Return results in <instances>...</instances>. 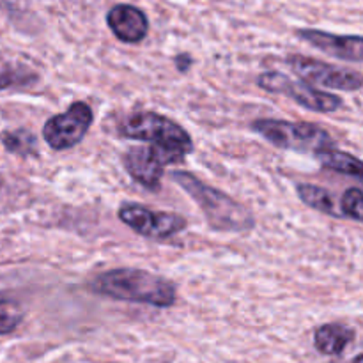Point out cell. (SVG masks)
<instances>
[{
  "instance_id": "obj_10",
  "label": "cell",
  "mask_w": 363,
  "mask_h": 363,
  "mask_svg": "<svg viewBox=\"0 0 363 363\" xmlns=\"http://www.w3.org/2000/svg\"><path fill=\"white\" fill-rule=\"evenodd\" d=\"M296 35L301 41L335 59L363 62V35H340L319 28H298Z\"/></svg>"
},
{
  "instance_id": "obj_15",
  "label": "cell",
  "mask_w": 363,
  "mask_h": 363,
  "mask_svg": "<svg viewBox=\"0 0 363 363\" xmlns=\"http://www.w3.org/2000/svg\"><path fill=\"white\" fill-rule=\"evenodd\" d=\"M2 145L9 152L18 156H38V138L25 128L13 131H4L0 135Z\"/></svg>"
},
{
  "instance_id": "obj_7",
  "label": "cell",
  "mask_w": 363,
  "mask_h": 363,
  "mask_svg": "<svg viewBox=\"0 0 363 363\" xmlns=\"http://www.w3.org/2000/svg\"><path fill=\"white\" fill-rule=\"evenodd\" d=\"M94 121V112L85 101H74L66 112L50 117L43 126V138L53 151H66L84 140Z\"/></svg>"
},
{
  "instance_id": "obj_4",
  "label": "cell",
  "mask_w": 363,
  "mask_h": 363,
  "mask_svg": "<svg viewBox=\"0 0 363 363\" xmlns=\"http://www.w3.org/2000/svg\"><path fill=\"white\" fill-rule=\"evenodd\" d=\"M255 133L279 149L321 155L335 149L332 135L314 123H293L284 119H257L250 124Z\"/></svg>"
},
{
  "instance_id": "obj_17",
  "label": "cell",
  "mask_w": 363,
  "mask_h": 363,
  "mask_svg": "<svg viewBox=\"0 0 363 363\" xmlns=\"http://www.w3.org/2000/svg\"><path fill=\"white\" fill-rule=\"evenodd\" d=\"M340 215L342 218H351L354 222L363 223V190L350 188L344 191L340 199Z\"/></svg>"
},
{
  "instance_id": "obj_9",
  "label": "cell",
  "mask_w": 363,
  "mask_h": 363,
  "mask_svg": "<svg viewBox=\"0 0 363 363\" xmlns=\"http://www.w3.org/2000/svg\"><path fill=\"white\" fill-rule=\"evenodd\" d=\"M183 160L165 149L155 145H137L130 147L123 156V163L131 179L147 190L156 191L162 186L167 165H174Z\"/></svg>"
},
{
  "instance_id": "obj_11",
  "label": "cell",
  "mask_w": 363,
  "mask_h": 363,
  "mask_svg": "<svg viewBox=\"0 0 363 363\" xmlns=\"http://www.w3.org/2000/svg\"><path fill=\"white\" fill-rule=\"evenodd\" d=\"M106 25L119 41L137 45L149 34V20L145 13L130 4H117L106 13Z\"/></svg>"
},
{
  "instance_id": "obj_6",
  "label": "cell",
  "mask_w": 363,
  "mask_h": 363,
  "mask_svg": "<svg viewBox=\"0 0 363 363\" xmlns=\"http://www.w3.org/2000/svg\"><path fill=\"white\" fill-rule=\"evenodd\" d=\"M121 222L147 240H167L186 229L188 222L177 213L156 211L147 206L124 202L117 211Z\"/></svg>"
},
{
  "instance_id": "obj_19",
  "label": "cell",
  "mask_w": 363,
  "mask_h": 363,
  "mask_svg": "<svg viewBox=\"0 0 363 363\" xmlns=\"http://www.w3.org/2000/svg\"><path fill=\"white\" fill-rule=\"evenodd\" d=\"M351 363H363V353L358 354V357H354L353 362H351Z\"/></svg>"
},
{
  "instance_id": "obj_12",
  "label": "cell",
  "mask_w": 363,
  "mask_h": 363,
  "mask_svg": "<svg viewBox=\"0 0 363 363\" xmlns=\"http://www.w3.org/2000/svg\"><path fill=\"white\" fill-rule=\"evenodd\" d=\"M354 330L340 323H328L319 326L314 332L315 350L326 357H337L342 354L344 350L353 342Z\"/></svg>"
},
{
  "instance_id": "obj_3",
  "label": "cell",
  "mask_w": 363,
  "mask_h": 363,
  "mask_svg": "<svg viewBox=\"0 0 363 363\" xmlns=\"http://www.w3.org/2000/svg\"><path fill=\"white\" fill-rule=\"evenodd\" d=\"M119 133L131 140L147 142L149 145L165 149L172 155L186 158L194 151L190 133L176 121L156 112H137L128 116L121 123Z\"/></svg>"
},
{
  "instance_id": "obj_16",
  "label": "cell",
  "mask_w": 363,
  "mask_h": 363,
  "mask_svg": "<svg viewBox=\"0 0 363 363\" xmlns=\"http://www.w3.org/2000/svg\"><path fill=\"white\" fill-rule=\"evenodd\" d=\"M23 321V308L13 300L0 298V335H9Z\"/></svg>"
},
{
  "instance_id": "obj_1",
  "label": "cell",
  "mask_w": 363,
  "mask_h": 363,
  "mask_svg": "<svg viewBox=\"0 0 363 363\" xmlns=\"http://www.w3.org/2000/svg\"><path fill=\"white\" fill-rule=\"evenodd\" d=\"M89 291L99 296L151 307L169 308L176 303L177 289L170 280L140 268H116L96 275Z\"/></svg>"
},
{
  "instance_id": "obj_8",
  "label": "cell",
  "mask_w": 363,
  "mask_h": 363,
  "mask_svg": "<svg viewBox=\"0 0 363 363\" xmlns=\"http://www.w3.org/2000/svg\"><path fill=\"white\" fill-rule=\"evenodd\" d=\"M286 64L303 80L335 91L354 92L363 87V74L353 69L332 66L323 60L305 55H287Z\"/></svg>"
},
{
  "instance_id": "obj_5",
  "label": "cell",
  "mask_w": 363,
  "mask_h": 363,
  "mask_svg": "<svg viewBox=\"0 0 363 363\" xmlns=\"http://www.w3.org/2000/svg\"><path fill=\"white\" fill-rule=\"evenodd\" d=\"M257 85L262 91L287 96V98L294 99L298 105L312 110V112L332 113L342 106V99L339 96L332 94V92L319 91V89L303 84V82L293 80V78L279 73V71H266V73L259 74Z\"/></svg>"
},
{
  "instance_id": "obj_18",
  "label": "cell",
  "mask_w": 363,
  "mask_h": 363,
  "mask_svg": "<svg viewBox=\"0 0 363 363\" xmlns=\"http://www.w3.org/2000/svg\"><path fill=\"white\" fill-rule=\"evenodd\" d=\"M174 60H176L177 71H181V73H186L191 67V64H194V57L190 53H179Z\"/></svg>"
},
{
  "instance_id": "obj_14",
  "label": "cell",
  "mask_w": 363,
  "mask_h": 363,
  "mask_svg": "<svg viewBox=\"0 0 363 363\" xmlns=\"http://www.w3.org/2000/svg\"><path fill=\"white\" fill-rule=\"evenodd\" d=\"M298 197L301 199L303 204H307L308 208L315 209L319 213H325V215L333 216V218H342L339 211H337L335 201H333V195L328 190L321 186H315L311 183H300L296 186Z\"/></svg>"
},
{
  "instance_id": "obj_2",
  "label": "cell",
  "mask_w": 363,
  "mask_h": 363,
  "mask_svg": "<svg viewBox=\"0 0 363 363\" xmlns=\"http://www.w3.org/2000/svg\"><path fill=\"white\" fill-rule=\"evenodd\" d=\"M170 177L197 202L211 229L220 233H245L254 229L255 218L250 209L222 190L208 186L194 174L184 170H174Z\"/></svg>"
},
{
  "instance_id": "obj_13",
  "label": "cell",
  "mask_w": 363,
  "mask_h": 363,
  "mask_svg": "<svg viewBox=\"0 0 363 363\" xmlns=\"http://www.w3.org/2000/svg\"><path fill=\"white\" fill-rule=\"evenodd\" d=\"M318 158L325 169L354 177V179H360L363 183V162L354 158L350 152L339 151V149H328V151L318 155Z\"/></svg>"
}]
</instances>
